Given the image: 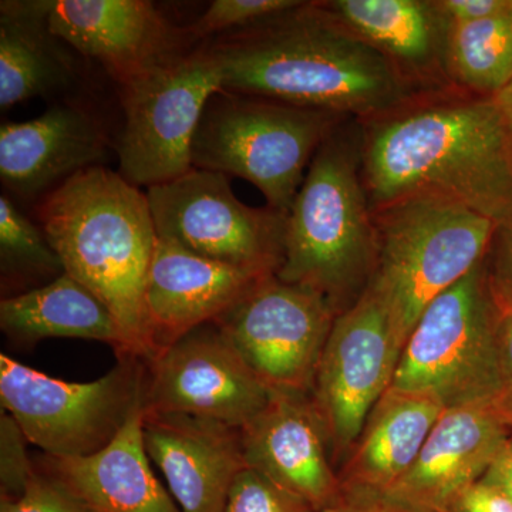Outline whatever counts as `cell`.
I'll return each instance as SVG.
<instances>
[{
	"instance_id": "cell-14",
	"label": "cell",
	"mask_w": 512,
	"mask_h": 512,
	"mask_svg": "<svg viewBox=\"0 0 512 512\" xmlns=\"http://www.w3.org/2000/svg\"><path fill=\"white\" fill-rule=\"evenodd\" d=\"M53 35L123 86L183 55V35L147 0H49Z\"/></svg>"
},
{
	"instance_id": "cell-37",
	"label": "cell",
	"mask_w": 512,
	"mask_h": 512,
	"mask_svg": "<svg viewBox=\"0 0 512 512\" xmlns=\"http://www.w3.org/2000/svg\"><path fill=\"white\" fill-rule=\"evenodd\" d=\"M491 99L494 100L498 113H500L501 121H503L505 134H507L508 144H510L512 153V79L511 82L501 90V92L495 94Z\"/></svg>"
},
{
	"instance_id": "cell-6",
	"label": "cell",
	"mask_w": 512,
	"mask_h": 512,
	"mask_svg": "<svg viewBox=\"0 0 512 512\" xmlns=\"http://www.w3.org/2000/svg\"><path fill=\"white\" fill-rule=\"evenodd\" d=\"M346 119L220 90L198 124L192 167L244 178L264 194L269 208L288 215L320 144Z\"/></svg>"
},
{
	"instance_id": "cell-2",
	"label": "cell",
	"mask_w": 512,
	"mask_h": 512,
	"mask_svg": "<svg viewBox=\"0 0 512 512\" xmlns=\"http://www.w3.org/2000/svg\"><path fill=\"white\" fill-rule=\"evenodd\" d=\"M205 47L229 93L360 121L419 97L392 64L319 2H303Z\"/></svg>"
},
{
	"instance_id": "cell-22",
	"label": "cell",
	"mask_w": 512,
	"mask_h": 512,
	"mask_svg": "<svg viewBox=\"0 0 512 512\" xmlns=\"http://www.w3.org/2000/svg\"><path fill=\"white\" fill-rule=\"evenodd\" d=\"M443 404L389 387L367 417L340 481L389 490L413 466Z\"/></svg>"
},
{
	"instance_id": "cell-9",
	"label": "cell",
	"mask_w": 512,
	"mask_h": 512,
	"mask_svg": "<svg viewBox=\"0 0 512 512\" xmlns=\"http://www.w3.org/2000/svg\"><path fill=\"white\" fill-rule=\"evenodd\" d=\"M121 90L124 127L120 175L136 187L170 183L192 168V143L205 106L222 90V74L207 47L185 52Z\"/></svg>"
},
{
	"instance_id": "cell-13",
	"label": "cell",
	"mask_w": 512,
	"mask_h": 512,
	"mask_svg": "<svg viewBox=\"0 0 512 512\" xmlns=\"http://www.w3.org/2000/svg\"><path fill=\"white\" fill-rule=\"evenodd\" d=\"M144 362L146 413L188 414L241 430L272 396L212 322Z\"/></svg>"
},
{
	"instance_id": "cell-4",
	"label": "cell",
	"mask_w": 512,
	"mask_h": 512,
	"mask_svg": "<svg viewBox=\"0 0 512 512\" xmlns=\"http://www.w3.org/2000/svg\"><path fill=\"white\" fill-rule=\"evenodd\" d=\"M377 259L375 215L362 174V126L343 120L313 156L288 212L276 276L328 299L340 313L362 296Z\"/></svg>"
},
{
	"instance_id": "cell-19",
	"label": "cell",
	"mask_w": 512,
	"mask_h": 512,
	"mask_svg": "<svg viewBox=\"0 0 512 512\" xmlns=\"http://www.w3.org/2000/svg\"><path fill=\"white\" fill-rule=\"evenodd\" d=\"M512 439L497 403L450 407L434 424L410 470L390 493L434 512L487 474Z\"/></svg>"
},
{
	"instance_id": "cell-1",
	"label": "cell",
	"mask_w": 512,
	"mask_h": 512,
	"mask_svg": "<svg viewBox=\"0 0 512 512\" xmlns=\"http://www.w3.org/2000/svg\"><path fill=\"white\" fill-rule=\"evenodd\" d=\"M360 126L372 210L431 194L497 224L511 217L512 153L491 97L461 90L419 96Z\"/></svg>"
},
{
	"instance_id": "cell-15",
	"label": "cell",
	"mask_w": 512,
	"mask_h": 512,
	"mask_svg": "<svg viewBox=\"0 0 512 512\" xmlns=\"http://www.w3.org/2000/svg\"><path fill=\"white\" fill-rule=\"evenodd\" d=\"M319 5L377 50L417 96L458 90L448 63L451 23L439 0H328Z\"/></svg>"
},
{
	"instance_id": "cell-38",
	"label": "cell",
	"mask_w": 512,
	"mask_h": 512,
	"mask_svg": "<svg viewBox=\"0 0 512 512\" xmlns=\"http://www.w3.org/2000/svg\"><path fill=\"white\" fill-rule=\"evenodd\" d=\"M497 407L501 414H503L505 423L508 424L512 433V392H505L498 399Z\"/></svg>"
},
{
	"instance_id": "cell-16",
	"label": "cell",
	"mask_w": 512,
	"mask_h": 512,
	"mask_svg": "<svg viewBox=\"0 0 512 512\" xmlns=\"http://www.w3.org/2000/svg\"><path fill=\"white\" fill-rule=\"evenodd\" d=\"M265 276L269 275L212 261L157 237L144 293L148 359L220 318Z\"/></svg>"
},
{
	"instance_id": "cell-35",
	"label": "cell",
	"mask_w": 512,
	"mask_h": 512,
	"mask_svg": "<svg viewBox=\"0 0 512 512\" xmlns=\"http://www.w3.org/2000/svg\"><path fill=\"white\" fill-rule=\"evenodd\" d=\"M494 295V293H493ZM497 302V350L504 393L512 392V305Z\"/></svg>"
},
{
	"instance_id": "cell-21",
	"label": "cell",
	"mask_w": 512,
	"mask_h": 512,
	"mask_svg": "<svg viewBox=\"0 0 512 512\" xmlns=\"http://www.w3.org/2000/svg\"><path fill=\"white\" fill-rule=\"evenodd\" d=\"M143 404L109 446L84 457L43 454L37 470L55 478L89 512H181L151 470Z\"/></svg>"
},
{
	"instance_id": "cell-26",
	"label": "cell",
	"mask_w": 512,
	"mask_h": 512,
	"mask_svg": "<svg viewBox=\"0 0 512 512\" xmlns=\"http://www.w3.org/2000/svg\"><path fill=\"white\" fill-rule=\"evenodd\" d=\"M0 264L3 282L56 279L64 274L62 261L45 232L36 227L8 197H0Z\"/></svg>"
},
{
	"instance_id": "cell-32",
	"label": "cell",
	"mask_w": 512,
	"mask_h": 512,
	"mask_svg": "<svg viewBox=\"0 0 512 512\" xmlns=\"http://www.w3.org/2000/svg\"><path fill=\"white\" fill-rule=\"evenodd\" d=\"M485 264L495 301L512 305V215L498 224Z\"/></svg>"
},
{
	"instance_id": "cell-3",
	"label": "cell",
	"mask_w": 512,
	"mask_h": 512,
	"mask_svg": "<svg viewBox=\"0 0 512 512\" xmlns=\"http://www.w3.org/2000/svg\"><path fill=\"white\" fill-rule=\"evenodd\" d=\"M39 221L64 272L113 315L127 356L147 360L144 293L157 242L147 194L120 173L97 165L47 192Z\"/></svg>"
},
{
	"instance_id": "cell-29",
	"label": "cell",
	"mask_w": 512,
	"mask_h": 512,
	"mask_svg": "<svg viewBox=\"0 0 512 512\" xmlns=\"http://www.w3.org/2000/svg\"><path fill=\"white\" fill-rule=\"evenodd\" d=\"M29 441L19 424L3 412L0 419V497L18 498L25 493L37 468L29 458Z\"/></svg>"
},
{
	"instance_id": "cell-20",
	"label": "cell",
	"mask_w": 512,
	"mask_h": 512,
	"mask_svg": "<svg viewBox=\"0 0 512 512\" xmlns=\"http://www.w3.org/2000/svg\"><path fill=\"white\" fill-rule=\"evenodd\" d=\"M107 137L79 107L53 106L42 116L0 127V177L10 191L33 198L103 163Z\"/></svg>"
},
{
	"instance_id": "cell-10",
	"label": "cell",
	"mask_w": 512,
	"mask_h": 512,
	"mask_svg": "<svg viewBox=\"0 0 512 512\" xmlns=\"http://www.w3.org/2000/svg\"><path fill=\"white\" fill-rule=\"evenodd\" d=\"M146 194L158 238L255 274L278 272L288 215L248 207L235 197L227 175L192 167Z\"/></svg>"
},
{
	"instance_id": "cell-5",
	"label": "cell",
	"mask_w": 512,
	"mask_h": 512,
	"mask_svg": "<svg viewBox=\"0 0 512 512\" xmlns=\"http://www.w3.org/2000/svg\"><path fill=\"white\" fill-rule=\"evenodd\" d=\"M375 271L366 289L389 318L397 348L440 293L483 262L497 222L441 195H413L373 210Z\"/></svg>"
},
{
	"instance_id": "cell-12",
	"label": "cell",
	"mask_w": 512,
	"mask_h": 512,
	"mask_svg": "<svg viewBox=\"0 0 512 512\" xmlns=\"http://www.w3.org/2000/svg\"><path fill=\"white\" fill-rule=\"evenodd\" d=\"M399 359L387 313L366 289L336 316L312 387L333 454L355 446L373 407L392 386Z\"/></svg>"
},
{
	"instance_id": "cell-17",
	"label": "cell",
	"mask_w": 512,
	"mask_h": 512,
	"mask_svg": "<svg viewBox=\"0 0 512 512\" xmlns=\"http://www.w3.org/2000/svg\"><path fill=\"white\" fill-rule=\"evenodd\" d=\"M241 440L247 467L299 495L316 512L338 497L342 481L309 394L272 392L264 409L242 427Z\"/></svg>"
},
{
	"instance_id": "cell-36",
	"label": "cell",
	"mask_w": 512,
	"mask_h": 512,
	"mask_svg": "<svg viewBox=\"0 0 512 512\" xmlns=\"http://www.w3.org/2000/svg\"><path fill=\"white\" fill-rule=\"evenodd\" d=\"M487 483L495 485L512 498V439L501 451L500 456L494 461L493 466L483 477Z\"/></svg>"
},
{
	"instance_id": "cell-34",
	"label": "cell",
	"mask_w": 512,
	"mask_h": 512,
	"mask_svg": "<svg viewBox=\"0 0 512 512\" xmlns=\"http://www.w3.org/2000/svg\"><path fill=\"white\" fill-rule=\"evenodd\" d=\"M451 25L477 22L512 10V0H439Z\"/></svg>"
},
{
	"instance_id": "cell-8",
	"label": "cell",
	"mask_w": 512,
	"mask_h": 512,
	"mask_svg": "<svg viewBox=\"0 0 512 512\" xmlns=\"http://www.w3.org/2000/svg\"><path fill=\"white\" fill-rule=\"evenodd\" d=\"M146 362L119 356L100 379L64 382L0 355L2 409L45 454L84 457L109 446L143 404Z\"/></svg>"
},
{
	"instance_id": "cell-24",
	"label": "cell",
	"mask_w": 512,
	"mask_h": 512,
	"mask_svg": "<svg viewBox=\"0 0 512 512\" xmlns=\"http://www.w3.org/2000/svg\"><path fill=\"white\" fill-rule=\"evenodd\" d=\"M49 0L0 3V107L59 92L74 76L73 59L47 22Z\"/></svg>"
},
{
	"instance_id": "cell-25",
	"label": "cell",
	"mask_w": 512,
	"mask_h": 512,
	"mask_svg": "<svg viewBox=\"0 0 512 512\" xmlns=\"http://www.w3.org/2000/svg\"><path fill=\"white\" fill-rule=\"evenodd\" d=\"M451 79L458 90L494 97L512 79V10L494 18L451 25Z\"/></svg>"
},
{
	"instance_id": "cell-11",
	"label": "cell",
	"mask_w": 512,
	"mask_h": 512,
	"mask_svg": "<svg viewBox=\"0 0 512 512\" xmlns=\"http://www.w3.org/2000/svg\"><path fill=\"white\" fill-rule=\"evenodd\" d=\"M336 316L325 296L274 274L212 323L272 392L311 394Z\"/></svg>"
},
{
	"instance_id": "cell-18",
	"label": "cell",
	"mask_w": 512,
	"mask_h": 512,
	"mask_svg": "<svg viewBox=\"0 0 512 512\" xmlns=\"http://www.w3.org/2000/svg\"><path fill=\"white\" fill-rule=\"evenodd\" d=\"M143 436L181 512H225L232 483L247 467L241 430L188 414L144 412Z\"/></svg>"
},
{
	"instance_id": "cell-27",
	"label": "cell",
	"mask_w": 512,
	"mask_h": 512,
	"mask_svg": "<svg viewBox=\"0 0 512 512\" xmlns=\"http://www.w3.org/2000/svg\"><path fill=\"white\" fill-rule=\"evenodd\" d=\"M302 3L299 0H215L187 32L197 39L227 35L298 8Z\"/></svg>"
},
{
	"instance_id": "cell-30",
	"label": "cell",
	"mask_w": 512,
	"mask_h": 512,
	"mask_svg": "<svg viewBox=\"0 0 512 512\" xmlns=\"http://www.w3.org/2000/svg\"><path fill=\"white\" fill-rule=\"evenodd\" d=\"M37 468V467H36ZM0 512H89L55 478L37 470L25 493L18 498L0 497Z\"/></svg>"
},
{
	"instance_id": "cell-31",
	"label": "cell",
	"mask_w": 512,
	"mask_h": 512,
	"mask_svg": "<svg viewBox=\"0 0 512 512\" xmlns=\"http://www.w3.org/2000/svg\"><path fill=\"white\" fill-rule=\"evenodd\" d=\"M318 512H434L402 500L387 490L342 483L333 503Z\"/></svg>"
},
{
	"instance_id": "cell-7",
	"label": "cell",
	"mask_w": 512,
	"mask_h": 512,
	"mask_svg": "<svg viewBox=\"0 0 512 512\" xmlns=\"http://www.w3.org/2000/svg\"><path fill=\"white\" fill-rule=\"evenodd\" d=\"M497 316L484 259L427 306L404 345L390 387L433 397L444 409L497 403L504 394Z\"/></svg>"
},
{
	"instance_id": "cell-23",
	"label": "cell",
	"mask_w": 512,
	"mask_h": 512,
	"mask_svg": "<svg viewBox=\"0 0 512 512\" xmlns=\"http://www.w3.org/2000/svg\"><path fill=\"white\" fill-rule=\"evenodd\" d=\"M0 328L16 345L70 338L96 340L127 356L119 325L103 302L69 274L0 302Z\"/></svg>"
},
{
	"instance_id": "cell-33",
	"label": "cell",
	"mask_w": 512,
	"mask_h": 512,
	"mask_svg": "<svg viewBox=\"0 0 512 512\" xmlns=\"http://www.w3.org/2000/svg\"><path fill=\"white\" fill-rule=\"evenodd\" d=\"M447 512H512V498L481 478L458 494Z\"/></svg>"
},
{
	"instance_id": "cell-28",
	"label": "cell",
	"mask_w": 512,
	"mask_h": 512,
	"mask_svg": "<svg viewBox=\"0 0 512 512\" xmlns=\"http://www.w3.org/2000/svg\"><path fill=\"white\" fill-rule=\"evenodd\" d=\"M225 512H316L308 501L251 467L242 468L229 490Z\"/></svg>"
}]
</instances>
